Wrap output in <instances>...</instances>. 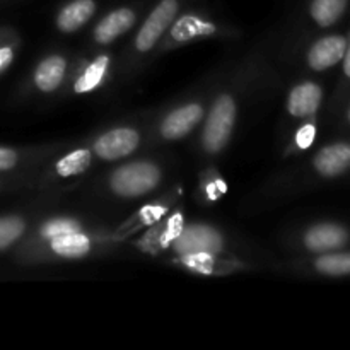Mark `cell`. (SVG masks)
<instances>
[{"instance_id":"cell-22","label":"cell","mask_w":350,"mask_h":350,"mask_svg":"<svg viewBox=\"0 0 350 350\" xmlns=\"http://www.w3.org/2000/svg\"><path fill=\"white\" fill-rule=\"evenodd\" d=\"M349 0H308L306 16L318 29L335 26L347 12Z\"/></svg>"},{"instance_id":"cell-19","label":"cell","mask_w":350,"mask_h":350,"mask_svg":"<svg viewBox=\"0 0 350 350\" xmlns=\"http://www.w3.org/2000/svg\"><path fill=\"white\" fill-rule=\"evenodd\" d=\"M347 48V38L342 34H325L317 38L304 51V65L313 72H325L340 64Z\"/></svg>"},{"instance_id":"cell-26","label":"cell","mask_w":350,"mask_h":350,"mask_svg":"<svg viewBox=\"0 0 350 350\" xmlns=\"http://www.w3.org/2000/svg\"><path fill=\"white\" fill-rule=\"evenodd\" d=\"M342 72L347 79H350V38L347 40V48H345L344 58H342Z\"/></svg>"},{"instance_id":"cell-25","label":"cell","mask_w":350,"mask_h":350,"mask_svg":"<svg viewBox=\"0 0 350 350\" xmlns=\"http://www.w3.org/2000/svg\"><path fill=\"white\" fill-rule=\"evenodd\" d=\"M17 46H19V40L17 38H14L12 41L0 43V74L5 72L12 65L14 58H16Z\"/></svg>"},{"instance_id":"cell-15","label":"cell","mask_w":350,"mask_h":350,"mask_svg":"<svg viewBox=\"0 0 350 350\" xmlns=\"http://www.w3.org/2000/svg\"><path fill=\"white\" fill-rule=\"evenodd\" d=\"M94 226L98 224L81 214H46V212H44V214L38 219L36 224L33 226L29 234H27L26 238H24V241L21 243L17 253L29 252V250L44 245V243L50 241V239L58 238V236L68 234V232L75 231H84V229L94 228Z\"/></svg>"},{"instance_id":"cell-2","label":"cell","mask_w":350,"mask_h":350,"mask_svg":"<svg viewBox=\"0 0 350 350\" xmlns=\"http://www.w3.org/2000/svg\"><path fill=\"white\" fill-rule=\"evenodd\" d=\"M170 176V163L161 156L137 154L109 164L94 178H85L88 197L113 204H140L154 197Z\"/></svg>"},{"instance_id":"cell-18","label":"cell","mask_w":350,"mask_h":350,"mask_svg":"<svg viewBox=\"0 0 350 350\" xmlns=\"http://www.w3.org/2000/svg\"><path fill=\"white\" fill-rule=\"evenodd\" d=\"M99 7V0H65L58 5L53 16L55 29L65 36L79 33L94 21Z\"/></svg>"},{"instance_id":"cell-4","label":"cell","mask_w":350,"mask_h":350,"mask_svg":"<svg viewBox=\"0 0 350 350\" xmlns=\"http://www.w3.org/2000/svg\"><path fill=\"white\" fill-rule=\"evenodd\" d=\"M221 68L212 72L197 88L185 92L171 105L154 109L149 125V150L173 146L195 135L207 115Z\"/></svg>"},{"instance_id":"cell-10","label":"cell","mask_w":350,"mask_h":350,"mask_svg":"<svg viewBox=\"0 0 350 350\" xmlns=\"http://www.w3.org/2000/svg\"><path fill=\"white\" fill-rule=\"evenodd\" d=\"M79 58L81 55L74 53L68 48H55L46 51L31 70L27 91L44 99L65 96Z\"/></svg>"},{"instance_id":"cell-9","label":"cell","mask_w":350,"mask_h":350,"mask_svg":"<svg viewBox=\"0 0 350 350\" xmlns=\"http://www.w3.org/2000/svg\"><path fill=\"white\" fill-rule=\"evenodd\" d=\"M212 255V256H243L250 258L243 252L241 241L229 231L202 221H185L176 234L173 236L164 250L163 256L178 258V256Z\"/></svg>"},{"instance_id":"cell-1","label":"cell","mask_w":350,"mask_h":350,"mask_svg":"<svg viewBox=\"0 0 350 350\" xmlns=\"http://www.w3.org/2000/svg\"><path fill=\"white\" fill-rule=\"evenodd\" d=\"M273 50L250 48L239 60L221 67L207 115L195 133L193 149L202 164H215L229 149L243 120L277 88Z\"/></svg>"},{"instance_id":"cell-3","label":"cell","mask_w":350,"mask_h":350,"mask_svg":"<svg viewBox=\"0 0 350 350\" xmlns=\"http://www.w3.org/2000/svg\"><path fill=\"white\" fill-rule=\"evenodd\" d=\"M195 2L198 0H152L120 53L113 77L123 84L135 81L147 65L157 60L161 41L174 19L180 16L181 10Z\"/></svg>"},{"instance_id":"cell-24","label":"cell","mask_w":350,"mask_h":350,"mask_svg":"<svg viewBox=\"0 0 350 350\" xmlns=\"http://www.w3.org/2000/svg\"><path fill=\"white\" fill-rule=\"evenodd\" d=\"M310 269L323 277H345L350 275V253L330 252L317 255L310 262Z\"/></svg>"},{"instance_id":"cell-6","label":"cell","mask_w":350,"mask_h":350,"mask_svg":"<svg viewBox=\"0 0 350 350\" xmlns=\"http://www.w3.org/2000/svg\"><path fill=\"white\" fill-rule=\"evenodd\" d=\"M241 38L243 31L238 26L215 16L211 9L202 5V0H198L181 10L180 16L171 24L166 36L161 41L157 58L202 41H234Z\"/></svg>"},{"instance_id":"cell-28","label":"cell","mask_w":350,"mask_h":350,"mask_svg":"<svg viewBox=\"0 0 350 350\" xmlns=\"http://www.w3.org/2000/svg\"><path fill=\"white\" fill-rule=\"evenodd\" d=\"M347 120H349V123H350V108H349V111H347Z\"/></svg>"},{"instance_id":"cell-7","label":"cell","mask_w":350,"mask_h":350,"mask_svg":"<svg viewBox=\"0 0 350 350\" xmlns=\"http://www.w3.org/2000/svg\"><path fill=\"white\" fill-rule=\"evenodd\" d=\"M154 109L106 125L88 135L89 147L99 167L120 163L123 159L149 150V125Z\"/></svg>"},{"instance_id":"cell-5","label":"cell","mask_w":350,"mask_h":350,"mask_svg":"<svg viewBox=\"0 0 350 350\" xmlns=\"http://www.w3.org/2000/svg\"><path fill=\"white\" fill-rule=\"evenodd\" d=\"M120 245L122 243L113 236L111 228L98 224L94 228L84 229V231L62 234L38 248L17 253V255L24 263H29V265L31 263L48 265V263L81 262V260L108 255V253L115 252Z\"/></svg>"},{"instance_id":"cell-14","label":"cell","mask_w":350,"mask_h":350,"mask_svg":"<svg viewBox=\"0 0 350 350\" xmlns=\"http://www.w3.org/2000/svg\"><path fill=\"white\" fill-rule=\"evenodd\" d=\"M113 65H115V53L109 48L106 50L91 51V55H81L74 74L70 77L67 94H89L96 92L108 84L109 77H113Z\"/></svg>"},{"instance_id":"cell-12","label":"cell","mask_w":350,"mask_h":350,"mask_svg":"<svg viewBox=\"0 0 350 350\" xmlns=\"http://www.w3.org/2000/svg\"><path fill=\"white\" fill-rule=\"evenodd\" d=\"M323 105V88L317 81L304 79L296 82L287 91L284 99V144L299 126L317 120Z\"/></svg>"},{"instance_id":"cell-21","label":"cell","mask_w":350,"mask_h":350,"mask_svg":"<svg viewBox=\"0 0 350 350\" xmlns=\"http://www.w3.org/2000/svg\"><path fill=\"white\" fill-rule=\"evenodd\" d=\"M41 215L43 212L40 211L33 214L0 215V252L19 246Z\"/></svg>"},{"instance_id":"cell-16","label":"cell","mask_w":350,"mask_h":350,"mask_svg":"<svg viewBox=\"0 0 350 350\" xmlns=\"http://www.w3.org/2000/svg\"><path fill=\"white\" fill-rule=\"evenodd\" d=\"M170 263L185 272L197 273L205 277H228L232 273L255 270V263L243 256H212V255H193L170 258Z\"/></svg>"},{"instance_id":"cell-11","label":"cell","mask_w":350,"mask_h":350,"mask_svg":"<svg viewBox=\"0 0 350 350\" xmlns=\"http://www.w3.org/2000/svg\"><path fill=\"white\" fill-rule=\"evenodd\" d=\"M152 0H126L106 10L94 21L88 33V51H98L111 48L118 40L132 33L139 21L142 19Z\"/></svg>"},{"instance_id":"cell-23","label":"cell","mask_w":350,"mask_h":350,"mask_svg":"<svg viewBox=\"0 0 350 350\" xmlns=\"http://www.w3.org/2000/svg\"><path fill=\"white\" fill-rule=\"evenodd\" d=\"M228 191L224 178L217 170V164H202L198 173L197 198L200 204H215Z\"/></svg>"},{"instance_id":"cell-17","label":"cell","mask_w":350,"mask_h":350,"mask_svg":"<svg viewBox=\"0 0 350 350\" xmlns=\"http://www.w3.org/2000/svg\"><path fill=\"white\" fill-rule=\"evenodd\" d=\"M349 241V231L340 224L334 222H318L304 229L296 239V245L303 252L311 255H321V253L337 252L344 248Z\"/></svg>"},{"instance_id":"cell-8","label":"cell","mask_w":350,"mask_h":350,"mask_svg":"<svg viewBox=\"0 0 350 350\" xmlns=\"http://www.w3.org/2000/svg\"><path fill=\"white\" fill-rule=\"evenodd\" d=\"M98 167V161L84 137L75 142H68L38 170L34 188L44 191V197H53L57 190L65 191L68 187L74 188Z\"/></svg>"},{"instance_id":"cell-27","label":"cell","mask_w":350,"mask_h":350,"mask_svg":"<svg viewBox=\"0 0 350 350\" xmlns=\"http://www.w3.org/2000/svg\"><path fill=\"white\" fill-rule=\"evenodd\" d=\"M3 188V181H2V178H0V190H2Z\"/></svg>"},{"instance_id":"cell-13","label":"cell","mask_w":350,"mask_h":350,"mask_svg":"<svg viewBox=\"0 0 350 350\" xmlns=\"http://www.w3.org/2000/svg\"><path fill=\"white\" fill-rule=\"evenodd\" d=\"M181 197L180 188H173V190L164 191L159 197L152 198V200H146V204L140 205L132 215L120 222L116 228H111L113 236L118 239L120 243L130 241L135 234L146 231L147 228L159 222L161 219L166 217L170 212H173L178 207V200Z\"/></svg>"},{"instance_id":"cell-20","label":"cell","mask_w":350,"mask_h":350,"mask_svg":"<svg viewBox=\"0 0 350 350\" xmlns=\"http://www.w3.org/2000/svg\"><path fill=\"white\" fill-rule=\"evenodd\" d=\"M350 170V144L335 142L323 146L310 161V173L321 180L338 178Z\"/></svg>"}]
</instances>
